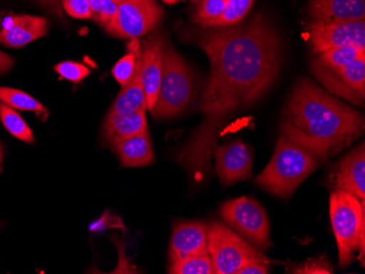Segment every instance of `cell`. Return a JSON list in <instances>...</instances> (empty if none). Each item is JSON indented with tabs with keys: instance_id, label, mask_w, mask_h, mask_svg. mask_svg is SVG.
Returning a JSON list of instances; mask_svg holds the SVG:
<instances>
[{
	"instance_id": "obj_1",
	"label": "cell",
	"mask_w": 365,
	"mask_h": 274,
	"mask_svg": "<svg viewBox=\"0 0 365 274\" xmlns=\"http://www.w3.org/2000/svg\"><path fill=\"white\" fill-rule=\"evenodd\" d=\"M280 128L284 137L326 161L362 136L364 117L309 80L301 79Z\"/></svg>"
},
{
	"instance_id": "obj_2",
	"label": "cell",
	"mask_w": 365,
	"mask_h": 274,
	"mask_svg": "<svg viewBox=\"0 0 365 274\" xmlns=\"http://www.w3.org/2000/svg\"><path fill=\"white\" fill-rule=\"evenodd\" d=\"M319 157L284 135L277 141L274 157L256 177V183L272 195L288 198L319 167Z\"/></svg>"
},
{
	"instance_id": "obj_3",
	"label": "cell",
	"mask_w": 365,
	"mask_h": 274,
	"mask_svg": "<svg viewBox=\"0 0 365 274\" xmlns=\"http://www.w3.org/2000/svg\"><path fill=\"white\" fill-rule=\"evenodd\" d=\"M329 210L339 251L340 267L350 265L356 251L360 253L361 263L364 265V199L360 201L350 192L335 189L330 194Z\"/></svg>"
},
{
	"instance_id": "obj_4",
	"label": "cell",
	"mask_w": 365,
	"mask_h": 274,
	"mask_svg": "<svg viewBox=\"0 0 365 274\" xmlns=\"http://www.w3.org/2000/svg\"><path fill=\"white\" fill-rule=\"evenodd\" d=\"M161 83L155 107L151 110L158 118L178 115L187 107L194 96L192 69L173 48L164 45Z\"/></svg>"
},
{
	"instance_id": "obj_5",
	"label": "cell",
	"mask_w": 365,
	"mask_h": 274,
	"mask_svg": "<svg viewBox=\"0 0 365 274\" xmlns=\"http://www.w3.org/2000/svg\"><path fill=\"white\" fill-rule=\"evenodd\" d=\"M208 253L217 274H237L250 261L266 259L245 239L218 222L208 226Z\"/></svg>"
},
{
	"instance_id": "obj_6",
	"label": "cell",
	"mask_w": 365,
	"mask_h": 274,
	"mask_svg": "<svg viewBox=\"0 0 365 274\" xmlns=\"http://www.w3.org/2000/svg\"><path fill=\"white\" fill-rule=\"evenodd\" d=\"M220 216L247 243L264 251L269 248V220L257 200L245 196L229 200L221 206Z\"/></svg>"
},
{
	"instance_id": "obj_7",
	"label": "cell",
	"mask_w": 365,
	"mask_h": 274,
	"mask_svg": "<svg viewBox=\"0 0 365 274\" xmlns=\"http://www.w3.org/2000/svg\"><path fill=\"white\" fill-rule=\"evenodd\" d=\"M163 11L155 0H129L118 5V14L108 31L123 38H138L153 31Z\"/></svg>"
},
{
	"instance_id": "obj_8",
	"label": "cell",
	"mask_w": 365,
	"mask_h": 274,
	"mask_svg": "<svg viewBox=\"0 0 365 274\" xmlns=\"http://www.w3.org/2000/svg\"><path fill=\"white\" fill-rule=\"evenodd\" d=\"M309 42L315 54L341 46L365 51V20L348 22L315 21L309 24Z\"/></svg>"
},
{
	"instance_id": "obj_9",
	"label": "cell",
	"mask_w": 365,
	"mask_h": 274,
	"mask_svg": "<svg viewBox=\"0 0 365 274\" xmlns=\"http://www.w3.org/2000/svg\"><path fill=\"white\" fill-rule=\"evenodd\" d=\"M217 173L223 186L251 179L254 151L241 140L232 141L213 150Z\"/></svg>"
},
{
	"instance_id": "obj_10",
	"label": "cell",
	"mask_w": 365,
	"mask_h": 274,
	"mask_svg": "<svg viewBox=\"0 0 365 274\" xmlns=\"http://www.w3.org/2000/svg\"><path fill=\"white\" fill-rule=\"evenodd\" d=\"M335 189L350 192L363 200L365 198V147L364 142L344 155L330 175Z\"/></svg>"
},
{
	"instance_id": "obj_11",
	"label": "cell",
	"mask_w": 365,
	"mask_h": 274,
	"mask_svg": "<svg viewBox=\"0 0 365 274\" xmlns=\"http://www.w3.org/2000/svg\"><path fill=\"white\" fill-rule=\"evenodd\" d=\"M205 253H208V226L202 222L178 223L172 233L171 263Z\"/></svg>"
},
{
	"instance_id": "obj_12",
	"label": "cell",
	"mask_w": 365,
	"mask_h": 274,
	"mask_svg": "<svg viewBox=\"0 0 365 274\" xmlns=\"http://www.w3.org/2000/svg\"><path fill=\"white\" fill-rule=\"evenodd\" d=\"M1 26L0 43L14 48L30 44L47 33L46 19L30 14L8 16Z\"/></svg>"
},
{
	"instance_id": "obj_13",
	"label": "cell",
	"mask_w": 365,
	"mask_h": 274,
	"mask_svg": "<svg viewBox=\"0 0 365 274\" xmlns=\"http://www.w3.org/2000/svg\"><path fill=\"white\" fill-rule=\"evenodd\" d=\"M164 45L161 36H153L150 40L147 41L141 52V79L145 104L149 110L155 107L161 83Z\"/></svg>"
},
{
	"instance_id": "obj_14",
	"label": "cell",
	"mask_w": 365,
	"mask_h": 274,
	"mask_svg": "<svg viewBox=\"0 0 365 274\" xmlns=\"http://www.w3.org/2000/svg\"><path fill=\"white\" fill-rule=\"evenodd\" d=\"M309 11L317 21H361L365 20V0H311Z\"/></svg>"
},
{
	"instance_id": "obj_15",
	"label": "cell",
	"mask_w": 365,
	"mask_h": 274,
	"mask_svg": "<svg viewBox=\"0 0 365 274\" xmlns=\"http://www.w3.org/2000/svg\"><path fill=\"white\" fill-rule=\"evenodd\" d=\"M145 108L126 112V114H108L104 124V141L110 148L122 141L148 130Z\"/></svg>"
},
{
	"instance_id": "obj_16",
	"label": "cell",
	"mask_w": 365,
	"mask_h": 274,
	"mask_svg": "<svg viewBox=\"0 0 365 274\" xmlns=\"http://www.w3.org/2000/svg\"><path fill=\"white\" fill-rule=\"evenodd\" d=\"M321 67V66H319ZM329 75L337 78L340 83H337L331 91L340 95L346 96V99L351 100L354 103L360 104L365 95V57L356 59L349 65L338 69H326Z\"/></svg>"
},
{
	"instance_id": "obj_17",
	"label": "cell",
	"mask_w": 365,
	"mask_h": 274,
	"mask_svg": "<svg viewBox=\"0 0 365 274\" xmlns=\"http://www.w3.org/2000/svg\"><path fill=\"white\" fill-rule=\"evenodd\" d=\"M120 157L123 167H141L155 162L153 143L149 136V129L136 136L130 137L113 147Z\"/></svg>"
},
{
	"instance_id": "obj_18",
	"label": "cell",
	"mask_w": 365,
	"mask_h": 274,
	"mask_svg": "<svg viewBox=\"0 0 365 274\" xmlns=\"http://www.w3.org/2000/svg\"><path fill=\"white\" fill-rule=\"evenodd\" d=\"M141 108H147V104H145V91H143V79H141L140 55L134 75L124 87H122L108 114H126Z\"/></svg>"
},
{
	"instance_id": "obj_19",
	"label": "cell",
	"mask_w": 365,
	"mask_h": 274,
	"mask_svg": "<svg viewBox=\"0 0 365 274\" xmlns=\"http://www.w3.org/2000/svg\"><path fill=\"white\" fill-rule=\"evenodd\" d=\"M0 102L7 104L14 110L34 112L42 120H46L48 117L47 108L36 98L22 90L0 87Z\"/></svg>"
},
{
	"instance_id": "obj_20",
	"label": "cell",
	"mask_w": 365,
	"mask_h": 274,
	"mask_svg": "<svg viewBox=\"0 0 365 274\" xmlns=\"http://www.w3.org/2000/svg\"><path fill=\"white\" fill-rule=\"evenodd\" d=\"M0 120L10 135L24 142L33 143L36 141L32 129L24 120L19 112L7 104L0 102Z\"/></svg>"
},
{
	"instance_id": "obj_21",
	"label": "cell",
	"mask_w": 365,
	"mask_h": 274,
	"mask_svg": "<svg viewBox=\"0 0 365 274\" xmlns=\"http://www.w3.org/2000/svg\"><path fill=\"white\" fill-rule=\"evenodd\" d=\"M319 66L326 69H338L349 65L358 58L365 57V51L354 46H341L325 51L319 54Z\"/></svg>"
},
{
	"instance_id": "obj_22",
	"label": "cell",
	"mask_w": 365,
	"mask_h": 274,
	"mask_svg": "<svg viewBox=\"0 0 365 274\" xmlns=\"http://www.w3.org/2000/svg\"><path fill=\"white\" fill-rule=\"evenodd\" d=\"M141 55V46L138 38H131L128 45V53L116 63L112 69L113 77L124 87L136 70L137 63Z\"/></svg>"
},
{
	"instance_id": "obj_23",
	"label": "cell",
	"mask_w": 365,
	"mask_h": 274,
	"mask_svg": "<svg viewBox=\"0 0 365 274\" xmlns=\"http://www.w3.org/2000/svg\"><path fill=\"white\" fill-rule=\"evenodd\" d=\"M172 274H215L209 253L173 261L169 268Z\"/></svg>"
},
{
	"instance_id": "obj_24",
	"label": "cell",
	"mask_w": 365,
	"mask_h": 274,
	"mask_svg": "<svg viewBox=\"0 0 365 274\" xmlns=\"http://www.w3.org/2000/svg\"><path fill=\"white\" fill-rule=\"evenodd\" d=\"M254 0H229L222 16L209 26H235L243 20L253 6Z\"/></svg>"
},
{
	"instance_id": "obj_25",
	"label": "cell",
	"mask_w": 365,
	"mask_h": 274,
	"mask_svg": "<svg viewBox=\"0 0 365 274\" xmlns=\"http://www.w3.org/2000/svg\"><path fill=\"white\" fill-rule=\"evenodd\" d=\"M229 0H200L195 20L204 26H209L222 16Z\"/></svg>"
},
{
	"instance_id": "obj_26",
	"label": "cell",
	"mask_w": 365,
	"mask_h": 274,
	"mask_svg": "<svg viewBox=\"0 0 365 274\" xmlns=\"http://www.w3.org/2000/svg\"><path fill=\"white\" fill-rule=\"evenodd\" d=\"M90 8L92 17L96 18L108 30L118 14V4L115 3L114 0H90Z\"/></svg>"
},
{
	"instance_id": "obj_27",
	"label": "cell",
	"mask_w": 365,
	"mask_h": 274,
	"mask_svg": "<svg viewBox=\"0 0 365 274\" xmlns=\"http://www.w3.org/2000/svg\"><path fill=\"white\" fill-rule=\"evenodd\" d=\"M54 69L61 75V78L68 80L71 83H80L91 73V70L83 63L71 60L59 63L54 67Z\"/></svg>"
},
{
	"instance_id": "obj_28",
	"label": "cell",
	"mask_w": 365,
	"mask_h": 274,
	"mask_svg": "<svg viewBox=\"0 0 365 274\" xmlns=\"http://www.w3.org/2000/svg\"><path fill=\"white\" fill-rule=\"evenodd\" d=\"M334 269L330 265L329 261L326 257L322 255L319 258L309 259L307 263L292 270V273L297 274H330L333 273Z\"/></svg>"
},
{
	"instance_id": "obj_29",
	"label": "cell",
	"mask_w": 365,
	"mask_h": 274,
	"mask_svg": "<svg viewBox=\"0 0 365 274\" xmlns=\"http://www.w3.org/2000/svg\"><path fill=\"white\" fill-rule=\"evenodd\" d=\"M63 10L75 19H91L90 0H61Z\"/></svg>"
},
{
	"instance_id": "obj_30",
	"label": "cell",
	"mask_w": 365,
	"mask_h": 274,
	"mask_svg": "<svg viewBox=\"0 0 365 274\" xmlns=\"http://www.w3.org/2000/svg\"><path fill=\"white\" fill-rule=\"evenodd\" d=\"M269 273V261L266 259H256L250 261L247 265L237 272V274H268Z\"/></svg>"
},
{
	"instance_id": "obj_31",
	"label": "cell",
	"mask_w": 365,
	"mask_h": 274,
	"mask_svg": "<svg viewBox=\"0 0 365 274\" xmlns=\"http://www.w3.org/2000/svg\"><path fill=\"white\" fill-rule=\"evenodd\" d=\"M12 66H14V58L0 51V73H8Z\"/></svg>"
},
{
	"instance_id": "obj_32",
	"label": "cell",
	"mask_w": 365,
	"mask_h": 274,
	"mask_svg": "<svg viewBox=\"0 0 365 274\" xmlns=\"http://www.w3.org/2000/svg\"><path fill=\"white\" fill-rule=\"evenodd\" d=\"M40 1L49 11L61 16V0H40Z\"/></svg>"
},
{
	"instance_id": "obj_33",
	"label": "cell",
	"mask_w": 365,
	"mask_h": 274,
	"mask_svg": "<svg viewBox=\"0 0 365 274\" xmlns=\"http://www.w3.org/2000/svg\"><path fill=\"white\" fill-rule=\"evenodd\" d=\"M4 159V149L3 146H1V143H0V167H1V163H3Z\"/></svg>"
},
{
	"instance_id": "obj_34",
	"label": "cell",
	"mask_w": 365,
	"mask_h": 274,
	"mask_svg": "<svg viewBox=\"0 0 365 274\" xmlns=\"http://www.w3.org/2000/svg\"><path fill=\"white\" fill-rule=\"evenodd\" d=\"M164 3L169 4V5H174V4L178 3L180 0H163Z\"/></svg>"
},
{
	"instance_id": "obj_35",
	"label": "cell",
	"mask_w": 365,
	"mask_h": 274,
	"mask_svg": "<svg viewBox=\"0 0 365 274\" xmlns=\"http://www.w3.org/2000/svg\"><path fill=\"white\" fill-rule=\"evenodd\" d=\"M114 1L120 5V4L126 3V1H129V0H114Z\"/></svg>"
},
{
	"instance_id": "obj_36",
	"label": "cell",
	"mask_w": 365,
	"mask_h": 274,
	"mask_svg": "<svg viewBox=\"0 0 365 274\" xmlns=\"http://www.w3.org/2000/svg\"><path fill=\"white\" fill-rule=\"evenodd\" d=\"M192 1H194V3H199V1H200V0H192Z\"/></svg>"
},
{
	"instance_id": "obj_37",
	"label": "cell",
	"mask_w": 365,
	"mask_h": 274,
	"mask_svg": "<svg viewBox=\"0 0 365 274\" xmlns=\"http://www.w3.org/2000/svg\"><path fill=\"white\" fill-rule=\"evenodd\" d=\"M0 226H1V223H0Z\"/></svg>"
}]
</instances>
